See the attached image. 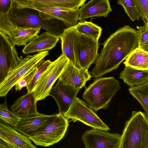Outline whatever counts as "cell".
<instances>
[{"mask_svg": "<svg viewBox=\"0 0 148 148\" xmlns=\"http://www.w3.org/2000/svg\"><path fill=\"white\" fill-rule=\"evenodd\" d=\"M138 34L128 25L119 28L102 44L95 65L90 72L97 78L118 68L121 63L137 47Z\"/></svg>", "mask_w": 148, "mask_h": 148, "instance_id": "6da1fadb", "label": "cell"}, {"mask_svg": "<svg viewBox=\"0 0 148 148\" xmlns=\"http://www.w3.org/2000/svg\"><path fill=\"white\" fill-rule=\"evenodd\" d=\"M7 15L16 28L42 29L58 37L65 29L69 27L57 19H44L36 10L20 6L13 0Z\"/></svg>", "mask_w": 148, "mask_h": 148, "instance_id": "7a4b0ae2", "label": "cell"}, {"mask_svg": "<svg viewBox=\"0 0 148 148\" xmlns=\"http://www.w3.org/2000/svg\"><path fill=\"white\" fill-rule=\"evenodd\" d=\"M121 88L119 82L114 77H98L86 88L82 98L97 111L108 108L112 98Z\"/></svg>", "mask_w": 148, "mask_h": 148, "instance_id": "3957f363", "label": "cell"}, {"mask_svg": "<svg viewBox=\"0 0 148 148\" xmlns=\"http://www.w3.org/2000/svg\"><path fill=\"white\" fill-rule=\"evenodd\" d=\"M119 148H148V116L133 111L121 135Z\"/></svg>", "mask_w": 148, "mask_h": 148, "instance_id": "277c9868", "label": "cell"}, {"mask_svg": "<svg viewBox=\"0 0 148 148\" xmlns=\"http://www.w3.org/2000/svg\"><path fill=\"white\" fill-rule=\"evenodd\" d=\"M48 54L49 51H45L33 55H27L25 58L20 57L18 65L0 83V97L6 96L19 81L30 70L40 64Z\"/></svg>", "mask_w": 148, "mask_h": 148, "instance_id": "5b68a950", "label": "cell"}, {"mask_svg": "<svg viewBox=\"0 0 148 148\" xmlns=\"http://www.w3.org/2000/svg\"><path fill=\"white\" fill-rule=\"evenodd\" d=\"M69 125L68 120L63 114L58 113L52 121L29 138L36 145L49 147L63 138Z\"/></svg>", "mask_w": 148, "mask_h": 148, "instance_id": "8992f818", "label": "cell"}, {"mask_svg": "<svg viewBox=\"0 0 148 148\" xmlns=\"http://www.w3.org/2000/svg\"><path fill=\"white\" fill-rule=\"evenodd\" d=\"M68 120L79 121L93 128L108 131L109 126L98 116L95 111L87 103L76 97L69 109L63 114Z\"/></svg>", "mask_w": 148, "mask_h": 148, "instance_id": "52a82bcc", "label": "cell"}, {"mask_svg": "<svg viewBox=\"0 0 148 148\" xmlns=\"http://www.w3.org/2000/svg\"><path fill=\"white\" fill-rule=\"evenodd\" d=\"M69 62L62 53L52 63L41 75L32 92L37 101L42 100L49 96L53 85Z\"/></svg>", "mask_w": 148, "mask_h": 148, "instance_id": "ba28073f", "label": "cell"}, {"mask_svg": "<svg viewBox=\"0 0 148 148\" xmlns=\"http://www.w3.org/2000/svg\"><path fill=\"white\" fill-rule=\"evenodd\" d=\"M75 52L80 68L88 70L96 63L100 46L98 40L75 31L74 39Z\"/></svg>", "mask_w": 148, "mask_h": 148, "instance_id": "9c48e42d", "label": "cell"}, {"mask_svg": "<svg viewBox=\"0 0 148 148\" xmlns=\"http://www.w3.org/2000/svg\"><path fill=\"white\" fill-rule=\"evenodd\" d=\"M121 135L92 128L83 134L82 139L86 148H119Z\"/></svg>", "mask_w": 148, "mask_h": 148, "instance_id": "30bf717a", "label": "cell"}, {"mask_svg": "<svg viewBox=\"0 0 148 148\" xmlns=\"http://www.w3.org/2000/svg\"><path fill=\"white\" fill-rule=\"evenodd\" d=\"M19 59L15 45L7 35L0 31V83L18 65Z\"/></svg>", "mask_w": 148, "mask_h": 148, "instance_id": "8fae6325", "label": "cell"}, {"mask_svg": "<svg viewBox=\"0 0 148 148\" xmlns=\"http://www.w3.org/2000/svg\"><path fill=\"white\" fill-rule=\"evenodd\" d=\"M80 89L66 84L58 79L55 86L51 89L49 96L56 101L59 113L63 114L67 112Z\"/></svg>", "mask_w": 148, "mask_h": 148, "instance_id": "7c38bea8", "label": "cell"}, {"mask_svg": "<svg viewBox=\"0 0 148 148\" xmlns=\"http://www.w3.org/2000/svg\"><path fill=\"white\" fill-rule=\"evenodd\" d=\"M57 115V114L46 115L40 113L34 116L21 118L14 128L17 131L29 138L52 121Z\"/></svg>", "mask_w": 148, "mask_h": 148, "instance_id": "4fadbf2b", "label": "cell"}, {"mask_svg": "<svg viewBox=\"0 0 148 148\" xmlns=\"http://www.w3.org/2000/svg\"><path fill=\"white\" fill-rule=\"evenodd\" d=\"M36 10L44 19L60 20L69 27H73L79 21V8L72 9L60 7L38 8Z\"/></svg>", "mask_w": 148, "mask_h": 148, "instance_id": "5bb4252c", "label": "cell"}, {"mask_svg": "<svg viewBox=\"0 0 148 148\" xmlns=\"http://www.w3.org/2000/svg\"><path fill=\"white\" fill-rule=\"evenodd\" d=\"M92 77L88 70L77 68L69 62L58 79L66 84L81 89Z\"/></svg>", "mask_w": 148, "mask_h": 148, "instance_id": "9a60e30c", "label": "cell"}, {"mask_svg": "<svg viewBox=\"0 0 148 148\" xmlns=\"http://www.w3.org/2000/svg\"><path fill=\"white\" fill-rule=\"evenodd\" d=\"M0 139L12 148H36L29 138L0 119Z\"/></svg>", "mask_w": 148, "mask_h": 148, "instance_id": "2e32d148", "label": "cell"}, {"mask_svg": "<svg viewBox=\"0 0 148 148\" xmlns=\"http://www.w3.org/2000/svg\"><path fill=\"white\" fill-rule=\"evenodd\" d=\"M18 5L34 9L60 7L72 9L79 8L86 0H13Z\"/></svg>", "mask_w": 148, "mask_h": 148, "instance_id": "e0dca14e", "label": "cell"}, {"mask_svg": "<svg viewBox=\"0 0 148 148\" xmlns=\"http://www.w3.org/2000/svg\"><path fill=\"white\" fill-rule=\"evenodd\" d=\"M37 102L32 92H27L17 99L10 109L21 118L32 117L40 113L37 109Z\"/></svg>", "mask_w": 148, "mask_h": 148, "instance_id": "ac0fdd59", "label": "cell"}, {"mask_svg": "<svg viewBox=\"0 0 148 148\" xmlns=\"http://www.w3.org/2000/svg\"><path fill=\"white\" fill-rule=\"evenodd\" d=\"M112 11L109 0H91L79 8V21H84L90 18L106 17Z\"/></svg>", "mask_w": 148, "mask_h": 148, "instance_id": "d6986e66", "label": "cell"}, {"mask_svg": "<svg viewBox=\"0 0 148 148\" xmlns=\"http://www.w3.org/2000/svg\"><path fill=\"white\" fill-rule=\"evenodd\" d=\"M59 38L47 31L38 36L25 46L22 50L23 53H30L41 52L51 49L56 46Z\"/></svg>", "mask_w": 148, "mask_h": 148, "instance_id": "ffe728a7", "label": "cell"}, {"mask_svg": "<svg viewBox=\"0 0 148 148\" xmlns=\"http://www.w3.org/2000/svg\"><path fill=\"white\" fill-rule=\"evenodd\" d=\"M75 32L73 27H70L65 29L59 38L61 40L62 53L70 63L76 67L81 68L75 52L74 39Z\"/></svg>", "mask_w": 148, "mask_h": 148, "instance_id": "44dd1931", "label": "cell"}, {"mask_svg": "<svg viewBox=\"0 0 148 148\" xmlns=\"http://www.w3.org/2000/svg\"><path fill=\"white\" fill-rule=\"evenodd\" d=\"M119 78L130 87L140 85L148 82V70H139L125 66L120 73Z\"/></svg>", "mask_w": 148, "mask_h": 148, "instance_id": "7402d4cb", "label": "cell"}, {"mask_svg": "<svg viewBox=\"0 0 148 148\" xmlns=\"http://www.w3.org/2000/svg\"><path fill=\"white\" fill-rule=\"evenodd\" d=\"M40 29L16 28L8 36L14 45L25 46L38 36Z\"/></svg>", "mask_w": 148, "mask_h": 148, "instance_id": "603a6c76", "label": "cell"}, {"mask_svg": "<svg viewBox=\"0 0 148 148\" xmlns=\"http://www.w3.org/2000/svg\"><path fill=\"white\" fill-rule=\"evenodd\" d=\"M125 60L123 64L125 66L139 70H148V51L136 47Z\"/></svg>", "mask_w": 148, "mask_h": 148, "instance_id": "cb8c5ba5", "label": "cell"}, {"mask_svg": "<svg viewBox=\"0 0 148 148\" xmlns=\"http://www.w3.org/2000/svg\"><path fill=\"white\" fill-rule=\"evenodd\" d=\"M128 90L140 103L148 116V82L140 85L130 87Z\"/></svg>", "mask_w": 148, "mask_h": 148, "instance_id": "d4e9b609", "label": "cell"}, {"mask_svg": "<svg viewBox=\"0 0 148 148\" xmlns=\"http://www.w3.org/2000/svg\"><path fill=\"white\" fill-rule=\"evenodd\" d=\"M73 27L77 32L98 40L100 37L102 31L101 27L91 21L78 22Z\"/></svg>", "mask_w": 148, "mask_h": 148, "instance_id": "484cf974", "label": "cell"}, {"mask_svg": "<svg viewBox=\"0 0 148 148\" xmlns=\"http://www.w3.org/2000/svg\"><path fill=\"white\" fill-rule=\"evenodd\" d=\"M20 119L9 109L6 99L3 103L0 104V119L4 123L15 127Z\"/></svg>", "mask_w": 148, "mask_h": 148, "instance_id": "4316f807", "label": "cell"}, {"mask_svg": "<svg viewBox=\"0 0 148 148\" xmlns=\"http://www.w3.org/2000/svg\"><path fill=\"white\" fill-rule=\"evenodd\" d=\"M117 4L123 7L125 12L132 21L139 20L140 14L135 0H118Z\"/></svg>", "mask_w": 148, "mask_h": 148, "instance_id": "83f0119b", "label": "cell"}, {"mask_svg": "<svg viewBox=\"0 0 148 148\" xmlns=\"http://www.w3.org/2000/svg\"><path fill=\"white\" fill-rule=\"evenodd\" d=\"M138 30L137 47L148 51V23L143 26H136Z\"/></svg>", "mask_w": 148, "mask_h": 148, "instance_id": "f1b7e54d", "label": "cell"}, {"mask_svg": "<svg viewBox=\"0 0 148 148\" xmlns=\"http://www.w3.org/2000/svg\"><path fill=\"white\" fill-rule=\"evenodd\" d=\"M52 62V61L49 60H44L39 65L32 79L26 87L27 92H30L32 91L41 75Z\"/></svg>", "mask_w": 148, "mask_h": 148, "instance_id": "f546056e", "label": "cell"}, {"mask_svg": "<svg viewBox=\"0 0 148 148\" xmlns=\"http://www.w3.org/2000/svg\"><path fill=\"white\" fill-rule=\"evenodd\" d=\"M39 66L30 70L19 81L15 86L16 91H20L23 88L27 87L33 77Z\"/></svg>", "mask_w": 148, "mask_h": 148, "instance_id": "4dcf8cb0", "label": "cell"}, {"mask_svg": "<svg viewBox=\"0 0 148 148\" xmlns=\"http://www.w3.org/2000/svg\"><path fill=\"white\" fill-rule=\"evenodd\" d=\"M140 18L144 24L148 23V0H135Z\"/></svg>", "mask_w": 148, "mask_h": 148, "instance_id": "1f68e13d", "label": "cell"}, {"mask_svg": "<svg viewBox=\"0 0 148 148\" xmlns=\"http://www.w3.org/2000/svg\"><path fill=\"white\" fill-rule=\"evenodd\" d=\"M16 27L8 19L7 15L0 13V31L8 36Z\"/></svg>", "mask_w": 148, "mask_h": 148, "instance_id": "d6a6232c", "label": "cell"}, {"mask_svg": "<svg viewBox=\"0 0 148 148\" xmlns=\"http://www.w3.org/2000/svg\"><path fill=\"white\" fill-rule=\"evenodd\" d=\"M13 0H0V13L7 15L12 6Z\"/></svg>", "mask_w": 148, "mask_h": 148, "instance_id": "836d02e7", "label": "cell"}, {"mask_svg": "<svg viewBox=\"0 0 148 148\" xmlns=\"http://www.w3.org/2000/svg\"><path fill=\"white\" fill-rule=\"evenodd\" d=\"M8 145L5 142L0 139V148H9Z\"/></svg>", "mask_w": 148, "mask_h": 148, "instance_id": "e575fe53", "label": "cell"}]
</instances>
